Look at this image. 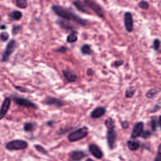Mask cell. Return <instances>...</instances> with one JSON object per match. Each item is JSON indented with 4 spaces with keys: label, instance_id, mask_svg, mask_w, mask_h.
I'll use <instances>...</instances> for the list:
<instances>
[{
    "label": "cell",
    "instance_id": "cell-30",
    "mask_svg": "<svg viewBox=\"0 0 161 161\" xmlns=\"http://www.w3.org/2000/svg\"><path fill=\"white\" fill-rule=\"evenodd\" d=\"M154 161H161V144L158 147L157 153L156 156Z\"/></svg>",
    "mask_w": 161,
    "mask_h": 161
},
{
    "label": "cell",
    "instance_id": "cell-28",
    "mask_svg": "<svg viewBox=\"0 0 161 161\" xmlns=\"http://www.w3.org/2000/svg\"><path fill=\"white\" fill-rule=\"evenodd\" d=\"M35 147L36 150L37 151H39V152H40V153L43 154H47V150L43 147H42V146H40L39 145H35Z\"/></svg>",
    "mask_w": 161,
    "mask_h": 161
},
{
    "label": "cell",
    "instance_id": "cell-25",
    "mask_svg": "<svg viewBox=\"0 0 161 161\" xmlns=\"http://www.w3.org/2000/svg\"><path fill=\"white\" fill-rule=\"evenodd\" d=\"M16 5L22 9H24L27 6V2L25 0H17L16 2Z\"/></svg>",
    "mask_w": 161,
    "mask_h": 161
},
{
    "label": "cell",
    "instance_id": "cell-35",
    "mask_svg": "<svg viewBox=\"0 0 161 161\" xmlns=\"http://www.w3.org/2000/svg\"><path fill=\"white\" fill-rule=\"evenodd\" d=\"M67 50V48L65 46H62L61 47H59V49H57L56 52H62V53H64V52H65Z\"/></svg>",
    "mask_w": 161,
    "mask_h": 161
},
{
    "label": "cell",
    "instance_id": "cell-11",
    "mask_svg": "<svg viewBox=\"0 0 161 161\" xmlns=\"http://www.w3.org/2000/svg\"><path fill=\"white\" fill-rule=\"evenodd\" d=\"M89 150L91 154L97 159H101L103 156V152L95 144H90Z\"/></svg>",
    "mask_w": 161,
    "mask_h": 161
},
{
    "label": "cell",
    "instance_id": "cell-20",
    "mask_svg": "<svg viewBox=\"0 0 161 161\" xmlns=\"http://www.w3.org/2000/svg\"><path fill=\"white\" fill-rule=\"evenodd\" d=\"M81 52L84 55H91L92 52L91 46L88 44H84L81 47Z\"/></svg>",
    "mask_w": 161,
    "mask_h": 161
},
{
    "label": "cell",
    "instance_id": "cell-29",
    "mask_svg": "<svg viewBox=\"0 0 161 161\" xmlns=\"http://www.w3.org/2000/svg\"><path fill=\"white\" fill-rule=\"evenodd\" d=\"M0 38H1L3 41L6 42L9 39V34L6 32H3L1 33V34H0Z\"/></svg>",
    "mask_w": 161,
    "mask_h": 161
},
{
    "label": "cell",
    "instance_id": "cell-19",
    "mask_svg": "<svg viewBox=\"0 0 161 161\" xmlns=\"http://www.w3.org/2000/svg\"><path fill=\"white\" fill-rule=\"evenodd\" d=\"M127 145H128L129 149L133 151L137 150L140 147V143L139 142L133 141V140L128 141V142H127Z\"/></svg>",
    "mask_w": 161,
    "mask_h": 161
},
{
    "label": "cell",
    "instance_id": "cell-43",
    "mask_svg": "<svg viewBox=\"0 0 161 161\" xmlns=\"http://www.w3.org/2000/svg\"><path fill=\"white\" fill-rule=\"evenodd\" d=\"M0 20H1V16H0Z\"/></svg>",
    "mask_w": 161,
    "mask_h": 161
},
{
    "label": "cell",
    "instance_id": "cell-34",
    "mask_svg": "<svg viewBox=\"0 0 161 161\" xmlns=\"http://www.w3.org/2000/svg\"><path fill=\"white\" fill-rule=\"evenodd\" d=\"M151 128L153 131H156L157 129V122L156 120H151Z\"/></svg>",
    "mask_w": 161,
    "mask_h": 161
},
{
    "label": "cell",
    "instance_id": "cell-17",
    "mask_svg": "<svg viewBox=\"0 0 161 161\" xmlns=\"http://www.w3.org/2000/svg\"><path fill=\"white\" fill-rule=\"evenodd\" d=\"M22 17V13L21 12L18 10H15L12 12H11L9 14V18L11 20H19Z\"/></svg>",
    "mask_w": 161,
    "mask_h": 161
},
{
    "label": "cell",
    "instance_id": "cell-12",
    "mask_svg": "<svg viewBox=\"0 0 161 161\" xmlns=\"http://www.w3.org/2000/svg\"><path fill=\"white\" fill-rule=\"evenodd\" d=\"M63 75L65 79L69 82H73L77 81L78 75L73 71L71 70H63L62 71Z\"/></svg>",
    "mask_w": 161,
    "mask_h": 161
},
{
    "label": "cell",
    "instance_id": "cell-32",
    "mask_svg": "<svg viewBox=\"0 0 161 161\" xmlns=\"http://www.w3.org/2000/svg\"><path fill=\"white\" fill-rule=\"evenodd\" d=\"M160 41L159 39L154 40V49L156 50H158V49L160 47Z\"/></svg>",
    "mask_w": 161,
    "mask_h": 161
},
{
    "label": "cell",
    "instance_id": "cell-37",
    "mask_svg": "<svg viewBox=\"0 0 161 161\" xmlns=\"http://www.w3.org/2000/svg\"><path fill=\"white\" fill-rule=\"evenodd\" d=\"M122 126L124 129H126V128H128L129 126V123L128 122H124L122 123Z\"/></svg>",
    "mask_w": 161,
    "mask_h": 161
},
{
    "label": "cell",
    "instance_id": "cell-31",
    "mask_svg": "<svg viewBox=\"0 0 161 161\" xmlns=\"http://www.w3.org/2000/svg\"><path fill=\"white\" fill-rule=\"evenodd\" d=\"M15 88L18 89V91H20V92H32V91H30L29 89L25 88L24 87H22V86H15Z\"/></svg>",
    "mask_w": 161,
    "mask_h": 161
},
{
    "label": "cell",
    "instance_id": "cell-27",
    "mask_svg": "<svg viewBox=\"0 0 161 161\" xmlns=\"http://www.w3.org/2000/svg\"><path fill=\"white\" fill-rule=\"evenodd\" d=\"M21 29H22V27L20 26V25H14L12 29V33L13 35L17 34V33H19L20 31L21 30Z\"/></svg>",
    "mask_w": 161,
    "mask_h": 161
},
{
    "label": "cell",
    "instance_id": "cell-15",
    "mask_svg": "<svg viewBox=\"0 0 161 161\" xmlns=\"http://www.w3.org/2000/svg\"><path fill=\"white\" fill-rule=\"evenodd\" d=\"M86 154L83 151L81 150H75L73 151L71 154V157L73 160L79 161L82 159L84 157H86Z\"/></svg>",
    "mask_w": 161,
    "mask_h": 161
},
{
    "label": "cell",
    "instance_id": "cell-9",
    "mask_svg": "<svg viewBox=\"0 0 161 161\" xmlns=\"http://www.w3.org/2000/svg\"><path fill=\"white\" fill-rule=\"evenodd\" d=\"M144 124L142 122H139L135 125L133 131L131 135L132 139H136L139 137H141V135L143 132Z\"/></svg>",
    "mask_w": 161,
    "mask_h": 161
},
{
    "label": "cell",
    "instance_id": "cell-8",
    "mask_svg": "<svg viewBox=\"0 0 161 161\" xmlns=\"http://www.w3.org/2000/svg\"><path fill=\"white\" fill-rule=\"evenodd\" d=\"M124 23L125 29L129 32H132L133 30V20L132 15L130 12H126L124 15Z\"/></svg>",
    "mask_w": 161,
    "mask_h": 161
},
{
    "label": "cell",
    "instance_id": "cell-5",
    "mask_svg": "<svg viewBox=\"0 0 161 161\" xmlns=\"http://www.w3.org/2000/svg\"><path fill=\"white\" fill-rule=\"evenodd\" d=\"M16 42L15 40H11L8 44L6 45V47L5 49V52L2 55V61L3 62H6L8 61L10 55L13 52L14 50L16 47Z\"/></svg>",
    "mask_w": 161,
    "mask_h": 161
},
{
    "label": "cell",
    "instance_id": "cell-10",
    "mask_svg": "<svg viewBox=\"0 0 161 161\" xmlns=\"http://www.w3.org/2000/svg\"><path fill=\"white\" fill-rule=\"evenodd\" d=\"M11 105V99L10 98H6L3 101V103L2 105L1 109H0V120L6 116L8 110L10 109Z\"/></svg>",
    "mask_w": 161,
    "mask_h": 161
},
{
    "label": "cell",
    "instance_id": "cell-40",
    "mask_svg": "<svg viewBox=\"0 0 161 161\" xmlns=\"http://www.w3.org/2000/svg\"><path fill=\"white\" fill-rule=\"evenodd\" d=\"M159 125L161 127V115L159 116Z\"/></svg>",
    "mask_w": 161,
    "mask_h": 161
},
{
    "label": "cell",
    "instance_id": "cell-4",
    "mask_svg": "<svg viewBox=\"0 0 161 161\" xmlns=\"http://www.w3.org/2000/svg\"><path fill=\"white\" fill-rule=\"evenodd\" d=\"M28 143L26 141L22 140H15L6 144V148L10 150H19L26 149Z\"/></svg>",
    "mask_w": 161,
    "mask_h": 161
},
{
    "label": "cell",
    "instance_id": "cell-38",
    "mask_svg": "<svg viewBox=\"0 0 161 161\" xmlns=\"http://www.w3.org/2000/svg\"><path fill=\"white\" fill-rule=\"evenodd\" d=\"M87 74L88 75H92L93 74V71L91 69H89L87 71Z\"/></svg>",
    "mask_w": 161,
    "mask_h": 161
},
{
    "label": "cell",
    "instance_id": "cell-1",
    "mask_svg": "<svg viewBox=\"0 0 161 161\" xmlns=\"http://www.w3.org/2000/svg\"><path fill=\"white\" fill-rule=\"evenodd\" d=\"M52 10L59 17L63 18L64 20H66L67 21L72 20L83 27L86 26L88 23L86 20L79 17L75 13L65 7L54 5L52 6Z\"/></svg>",
    "mask_w": 161,
    "mask_h": 161
},
{
    "label": "cell",
    "instance_id": "cell-23",
    "mask_svg": "<svg viewBox=\"0 0 161 161\" xmlns=\"http://www.w3.org/2000/svg\"><path fill=\"white\" fill-rule=\"evenodd\" d=\"M159 92V91H157L156 89H150L147 93H146V97L150 99V98H153L156 96V95Z\"/></svg>",
    "mask_w": 161,
    "mask_h": 161
},
{
    "label": "cell",
    "instance_id": "cell-21",
    "mask_svg": "<svg viewBox=\"0 0 161 161\" xmlns=\"http://www.w3.org/2000/svg\"><path fill=\"white\" fill-rule=\"evenodd\" d=\"M78 40V36L75 34L74 32L71 33V34H69L67 37V42L68 43H74Z\"/></svg>",
    "mask_w": 161,
    "mask_h": 161
},
{
    "label": "cell",
    "instance_id": "cell-36",
    "mask_svg": "<svg viewBox=\"0 0 161 161\" xmlns=\"http://www.w3.org/2000/svg\"><path fill=\"white\" fill-rule=\"evenodd\" d=\"M123 64V61H117L114 63V65L115 67H119V66H121Z\"/></svg>",
    "mask_w": 161,
    "mask_h": 161
},
{
    "label": "cell",
    "instance_id": "cell-41",
    "mask_svg": "<svg viewBox=\"0 0 161 161\" xmlns=\"http://www.w3.org/2000/svg\"><path fill=\"white\" fill-rule=\"evenodd\" d=\"M6 28V26H5V25H3V26H2V27H1V29H5Z\"/></svg>",
    "mask_w": 161,
    "mask_h": 161
},
{
    "label": "cell",
    "instance_id": "cell-18",
    "mask_svg": "<svg viewBox=\"0 0 161 161\" xmlns=\"http://www.w3.org/2000/svg\"><path fill=\"white\" fill-rule=\"evenodd\" d=\"M57 23L60 26L64 29H73L74 27L72 24H71L67 20H59Z\"/></svg>",
    "mask_w": 161,
    "mask_h": 161
},
{
    "label": "cell",
    "instance_id": "cell-33",
    "mask_svg": "<svg viewBox=\"0 0 161 161\" xmlns=\"http://www.w3.org/2000/svg\"><path fill=\"white\" fill-rule=\"evenodd\" d=\"M150 132L149 131H143L142 134L141 135V137L144 139H147L150 136Z\"/></svg>",
    "mask_w": 161,
    "mask_h": 161
},
{
    "label": "cell",
    "instance_id": "cell-22",
    "mask_svg": "<svg viewBox=\"0 0 161 161\" xmlns=\"http://www.w3.org/2000/svg\"><path fill=\"white\" fill-rule=\"evenodd\" d=\"M35 125L32 123V122H28V123H26L24 125V130L26 131V132H31L32 131L33 129H35Z\"/></svg>",
    "mask_w": 161,
    "mask_h": 161
},
{
    "label": "cell",
    "instance_id": "cell-26",
    "mask_svg": "<svg viewBox=\"0 0 161 161\" xmlns=\"http://www.w3.org/2000/svg\"><path fill=\"white\" fill-rule=\"evenodd\" d=\"M139 6L140 8H142V9H143V10H147L148 8H149V3L147 2H145V1H142V2H139Z\"/></svg>",
    "mask_w": 161,
    "mask_h": 161
},
{
    "label": "cell",
    "instance_id": "cell-6",
    "mask_svg": "<svg viewBox=\"0 0 161 161\" xmlns=\"http://www.w3.org/2000/svg\"><path fill=\"white\" fill-rule=\"evenodd\" d=\"M13 101L18 105H20L23 107L26 108H32L34 109H37L38 107L37 105L32 102L30 100L23 98H18V97H13Z\"/></svg>",
    "mask_w": 161,
    "mask_h": 161
},
{
    "label": "cell",
    "instance_id": "cell-7",
    "mask_svg": "<svg viewBox=\"0 0 161 161\" xmlns=\"http://www.w3.org/2000/svg\"><path fill=\"white\" fill-rule=\"evenodd\" d=\"M84 3L86 4V5L94 11L98 16H99V17H103L104 16V13L103 11V9L101 8V7L96 2L93 1H90V0H88V1H84Z\"/></svg>",
    "mask_w": 161,
    "mask_h": 161
},
{
    "label": "cell",
    "instance_id": "cell-3",
    "mask_svg": "<svg viewBox=\"0 0 161 161\" xmlns=\"http://www.w3.org/2000/svg\"><path fill=\"white\" fill-rule=\"evenodd\" d=\"M88 134V130L86 126L72 132L68 135V140L70 142H76L85 138Z\"/></svg>",
    "mask_w": 161,
    "mask_h": 161
},
{
    "label": "cell",
    "instance_id": "cell-24",
    "mask_svg": "<svg viewBox=\"0 0 161 161\" xmlns=\"http://www.w3.org/2000/svg\"><path fill=\"white\" fill-rule=\"evenodd\" d=\"M135 92V89L133 87H130L128 89H126L125 92V96L127 98H131L133 97Z\"/></svg>",
    "mask_w": 161,
    "mask_h": 161
},
{
    "label": "cell",
    "instance_id": "cell-39",
    "mask_svg": "<svg viewBox=\"0 0 161 161\" xmlns=\"http://www.w3.org/2000/svg\"><path fill=\"white\" fill-rule=\"evenodd\" d=\"M54 123V122L53 121H50V122H47V125H49V126H52V125H53Z\"/></svg>",
    "mask_w": 161,
    "mask_h": 161
},
{
    "label": "cell",
    "instance_id": "cell-14",
    "mask_svg": "<svg viewBox=\"0 0 161 161\" xmlns=\"http://www.w3.org/2000/svg\"><path fill=\"white\" fill-rule=\"evenodd\" d=\"M106 113V109L104 107H98L95 108L91 113V117L94 119L103 116Z\"/></svg>",
    "mask_w": 161,
    "mask_h": 161
},
{
    "label": "cell",
    "instance_id": "cell-16",
    "mask_svg": "<svg viewBox=\"0 0 161 161\" xmlns=\"http://www.w3.org/2000/svg\"><path fill=\"white\" fill-rule=\"evenodd\" d=\"M73 5L78 10L82 13H88L87 6L81 2H74Z\"/></svg>",
    "mask_w": 161,
    "mask_h": 161
},
{
    "label": "cell",
    "instance_id": "cell-2",
    "mask_svg": "<svg viewBox=\"0 0 161 161\" xmlns=\"http://www.w3.org/2000/svg\"><path fill=\"white\" fill-rule=\"evenodd\" d=\"M105 125L107 128V142L108 144L111 149L115 147L116 140V131L115 130V122L112 118H108L105 121Z\"/></svg>",
    "mask_w": 161,
    "mask_h": 161
},
{
    "label": "cell",
    "instance_id": "cell-13",
    "mask_svg": "<svg viewBox=\"0 0 161 161\" xmlns=\"http://www.w3.org/2000/svg\"><path fill=\"white\" fill-rule=\"evenodd\" d=\"M44 102L47 105H55L59 107L62 106L64 104L62 100L56 98H54V97H50V96L47 97L45 99Z\"/></svg>",
    "mask_w": 161,
    "mask_h": 161
},
{
    "label": "cell",
    "instance_id": "cell-42",
    "mask_svg": "<svg viewBox=\"0 0 161 161\" xmlns=\"http://www.w3.org/2000/svg\"><path fill=\"white\" fill-rule=\"evenodd\" d=\"M86 161H93L91 159H88L87 160H86Z\"/></svg>",
    "mask_w": 161,
    "mask_h": 161
}]
</instances>
